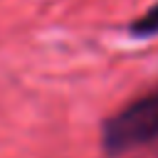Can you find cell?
I'll return each mask as SVG.
<instances>
[{
  "instance_id": "1",
  "label": "cell",
  "mask_w": 158,
  "mask_h": 158,
  "mask_svg": "<svg viewBox=\"0 0 158 158\" xmlns=\"http://www.w3.org/2000/svg\"><path fill=\"white\" fill-rule=\"evenodd\" d=\"M158 138V89L146 91L111 114L101 126V148L109 158L136 151Z\"/></svg>"
},
{
  "instance_id": "2",
  "label": "cell",
  "mask_w": 158,
  "mask_h": 158,
  "mask_svg": "<svg viewBox=\"0 0 158 158\" xmlns=\"http://www.w3.org/2000/svg\"><path fill=\"white\" fill-rule=\"evenodd\" d=\"M128 32L133 37H156L158 35V2L146 7L138 17L128 22Z\"/></svg>"
}]
</instances>
